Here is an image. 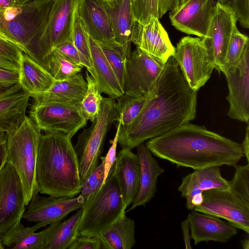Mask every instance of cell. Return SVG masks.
<instances>
[{"label": "cell", "mask_w": 249, "mask_h": 249, "mask_svg": "<svg viewBox=\"0 0 249 249\" xmlns=\"http://www.w3.org/2000/svg\"><path fill=\"white\" fill-rule=\"evenodd\" d=\"M156 85V95L134 121L120 126L118 142L122 148L132 150L196 118L197 92L185 81L173 56L165 63Z\"/></svg>", "instance_id": "cell-1"}, {"label": "cell", "mask_w": 249, "mask_h": 249, "mask_svg": "<svg viewBox=\"0 0 249 249\" xmlns=\"http://www.w3.org/2000/svg\"><path fill=\"white\" fill-rule=\"evenodd\" d=\"M145 145L154 156L194 170L234 166L244 157L241 143L190 122L148 140Z\"/></svg>", "instance_id": "cell-2"}, {"label": "cell", "mask_w": 249, "mask_h": 249, "mask_svg": "<svg viewBox=\"0 0 249 249\" xmlns=\"http://www.w3.org/2000/svg\"><path fill=\"white\" fill-rule=\"evenodd\" d=\"M71 139L60 132L40 136L36 165L39 193L66 197L80 194L79 164Z\"/></svg>", "instance_id": "cell-3"}, {"label": "cell", "mask_w": 249, "mask_h": 249, "mask_svg": "<svg viewBox=\"0 0 249 249\" xmlns=\"http://www.w3.org/2000/svg\"><path fill=\"white\" fill-rule=\"evenodd\" d=\"M126 208L114 164L105 183L84 202L76 236L99 237Z\"/></svg>", "instance_id": "cell-4"}, {"label": "cell", "mask_w": 249, "mask_h": 249, "mask_svg": "<svg viewBox=\"0 0 249 249\" xmlns=\"http://www.w3.org/2000/svg\"><path fill=\"white\" fill-rule=\"evenodd\" d=\"M79 0H49L44 6L41 24L28 47V55L39 64L61 43L71 39Z\"/></svg>", "instance_id": "cell-5"}, {"label": "cell", "mask_w": 249, "mask_h": 249, "mask_svg": "<svg viewBox=\"0 0 249 249\" xmlns=\"http://www.w3.org/2000/svg\"><path fill=\"white\" fill-rule=\"evenodd\" d=\"M41 134V130L28 116L14 133L7 134L6 162L20 179L26 206L37 191L36 165Z\"/></svg>", "instance_id": "cell-6"}, {"label": "cell", "mask_w": 249, "mask_h": 249, "mask_svg": "<svg viewBox=\"0 0 249 249\" xmlns=\"http://www.w3.org/2000/svg\"><path fill=\"white\" fill-rule=\"evenodd\" d=\"M115 99L104 97L98 115L91 125L84 129L78 137L74 149L81 182L99 164L107 136L114 122Z\"/></svg>", "instance_id": "cell-7"}, {"label": "cell", "mask_w": 249, "mask_h": 249, "mask_svg": "<svg viewBox=\"0 0 249 249\" xmlns=\"http://www.w3.org/2000/svg\"><path fill=\"white\" fill-rule=\"evenodd\" d=\"M173 56L185 81L196 92L206 83L215 69L213 57L198 37H182L175 48Z\"/></svg>", "instance_id": "cell-8"}, {"label": "cell", "mask_w": 249, "mask_h": 249, "mask_svg": "<svg viewBox=\"0 0 249 249\" xmlns=\"http://www.w3.org/2000/svg\"><path fill=\"white\" fill-rule=\"evenodd\" d=\"M29 115L41 130L45 132H60L71 139L86 125L88 121L79 104L33 103Z\"/></svg>", "instance_id": "cell-9"}, {"label": "cell", "mask_w": 249, "mask_h": 249, "mask_svg": "<svg viewBox=\"0 0 249 249\" xmlns=\"http://www.w3.org/2000/svg\"><path fill=\"white\" fill-rule=\"evenodd\" d=\"M165 64L136 47L126 60L124 93L135 98L146 95L155 86Z\"/></svg>", "instance_id": "cell-10"}, {"label": "cell", "mask_w": 249, "mask_h": 249, "mask_svg": "<svg viewBox=\"0 0 249 249\" xmlns=\"http://www.w3.org/2000/svg\"><path fill=\"white\" fill-rule=\"evenodd\" d=\"M202 203L194 210L226 219L249 233V204L229 188L204 191Z\"/></svg>", "instance_id": "cell-11"}, {"label": "cell", "mask_w": 249, "mask_h": 249, "mask_svg": "<svg viewBox=\"0 0 249 249\" xmlns=\"http://www.w3.org/2000/svg\"><path fill=\"white\" fill-rule=\"evenodd\" d=\"M237 18L228 3L217 1L206 36L201 38L213 57L215 69L222 72L227 48L235 29Z\"/></svg>", "instance_id": "cell-12"}, {"label": "cell", "mask_w": 249, "mask_h": 249, "mask_svg": "<svg viewBox=\"0 0 249 249\" xmlns=\"http://www.w3.org/2000/svg\"><path fill=\"white\" fill-rule=\"evenodd\" d=\"M229 94L228 115L246 123L249 120V44L234 65L224 69Z\"/></svg>", "instance_id": "cell-13"}, {"label": "cell", "mask_w": 249, "mask_h": 249, "mask_svg": "<svg viewBox=\"0 0 249 249\" xmlns=\"http://www.w3.org/2000/svg\"><path fill=\"white\" fill-rule=\"evenodd\" d=\"M25 210L20 179L6 162L0 170V235L21 219Z\"/></svg>", "instance_id": "cell-14"}, {"label": "cell", "mask_w": 249, "mask_h": 249, "mask_svg": "<svg viewBox=\"0 0 249 249\" xmlns=\"http://www.w3.org/2000/svg\"><path fill=\"white\" fill-rule=\"evenodd\" d=\"M85 202L79 194L73 197L42 196L36 191L26 206L22 218L41 227L61 221L68 214L81 208Z\"/></svg>", "instance_id": "cell-15"}, {"label": "cell", "mask_w": 249, "mask_h": 249, "mask_svg": "<svg viewBox=\"0 0 249 249\" xmlns=\"http://www.w3.org/2000/svg\"><path fill=\"white\" fill-rule=\"evenodd\" d=\"M215 4L214 0H186L169 13L171 24L181 32L202 38L207 34Z\"/></svg>", "instance_id": "cell-16"}, {"label": "cell", "mask_w": 249, "mask_h": 249, "mask_svg": "<svg viewBox=\"0 0 249 249\" xmlns=\"http://www.w3.org/2000/svg\"><path fill=\"white\" fill-rule=\"evenodd\" d=\"M47 2L33 0L19 6L21 11L15 18L1 22V27L5 34L27 54L28 47L39 30Z\"/></svg>", "instance_id": "cell-17"}, {"label": "cell", "mask_w": 249, "mask_h": 249, "mask_svg": "<svg viewBox=\"0 0 249 249\" xmlns=\"http://www.w3.org/2000/svg\"><path fill=\"white\" fill-rule=\"evenodd\" d=\"M131 42L164 63L175 52L167 33L157 18L145 24L135 22Z\"/></svg>", "instance_id": "cell-18"}, {"label": "cell", "mask_w": 249, "mask_h": 249, "mask_svg": "<svg viewBox=\"0 0 249 249\" xmlns=\"http://www.w3.org/2000/svg\"><path fill=\"white\" fill-rule=\"evenodd\" d=\"M191 239L196 245L202 242L226 243L237 233V228L217 216L193 210L186 218Z\"/></svg>", "instance_id": "cell-19"}, {"label": "cell", "mask_w": 249, "mask_h": 249, "mask_svg": "<svg viewBox=\"0 0 249 249\" xmlns=\"http://www.w3.org/2000/svg\"><path fill=\"white\" fill-rule=\"evenodd\" d=\"M31 94L18 82L0 90V132L14 133L25 120Z\"/></svg>", "instance_id": "cell-20"}, {"label": "cell", "mask_w": 249, "mask_h": 249, "mask_svg": "<svg viewBox=\"0 0 249 249\" xmlns=\"http://www.w3.org/2000/svg\"><path fill=\"white\" fill-rule=\"evenodd\" d=\"M77 14L94 40L99 43H117L102 0H79Z\"/></svg>", "instance_id": "cell-21"}, {"label": "cell", "mask_w": 249, "mask_h": 249, "mask_svg": "<svg viewBox=\"0 0 249 249\" xmlns=\"http://www.w3.org/2000/svg\"><path fill=\"white\" fill-rule=\"evenodd\" d=\"M136 148L140 164L139 189L128 211L144 206L155 196L158 178L164 171L143 143Z\"/></svg>", "instance_id": "cell-22"}, {"label": "cell", "mask_w": 249, "mask_h": 249, "mask_svg": "<svg viewBox=\"0 0 249 249\" xmlns=\"http://www.w3.org/2000/svg\"><path fill=\"white\" fill-rule=\"evenodd\" d=\"M220 166H211L194 170L184 176L178 190L186 199V207L191 211V201L193 196L204 191L215 188H229V181L223 178Z\"/></svg>", "instance_id": "cell-23"}, {"label": "cell", "mask_w": 249, "mask_h": 249, "mask_svg": "<svg viewBox=\"0 0 249 249\" xmlns=\"http://www.w3.org/2000/svg\"><path fill=\"white\" fill-rule=\"evenodd\" d=\"M114 167L127 207L133 202L139 189L140 164L138 156L128 148H122L116 155Z\"/></svg>", "instance_id": "cell-24"}, {"label": "cell", "mask_w": 249, "mask_h": 249, "mask_svg": "<svg viewBox=\"0 0 249 249\" xmlns=\"http://www.w3.org/2000/svg\"><path fill=\"white\" fill-rule=\"evenodd\" d=\"M92 67L88 71L96 82L101 93L116 99L124 92L100 44L89 36Z\"/></svg>", "instance_id": "cell-25"}, {"label": "cell", "mask_w": 249, "mask_h": 249, "mask_svg": "<svg viewBox=\"0 0 249 249\" xmlns=\"http://www.w3.org/2000/svg\"><path fill=\"white\" fill-rule=\"evenodd\" d=\"M103 2L111 22L116 42L130 54L131 39L136 22L132 13L131 0H117L110 3L103 1Z\"/></svg>", "instance_id": "cell-26"}, {"label": "cell", "mask_w": 249, "mask_h": 249, "mask_svg": "<svg viewBox=\"0 0 249 249\" xmlns=\"http://www.w3.org/2000/svg\"><path fill=\"white\" fill-rule=\"evenodd\" d=\"M18 220L8 231L1 234V239L4 246L13 249H43L45 242L60 222L50 225L46 229L38 232L42 228L36 223L32 227H25Z\"/></svg>", "instance_id": "cell-27"}, {"label": "cell", "mask_w": 249, "mask_h": 249, "mask_svg": "<svg viewBox=\"0 0 249 249\" xmlns=\"http://www.w3.org/2000/svg\"><path fill=\"white\" fill-rule=\"evenodd\" d=\"M87 83L80 72L63 80H55L46 92L31 95L35 103L59 102L78 104L84 97Z\"/></svg>", "instance_id": "cell-28"}, {"label": "cell", "mask_w": 249, "mask_h": 249, "mask_svg": "<svg viewBox=\"0 0 249 249\" xmlns=\"http://www.w3.org/2000/svg\"><path fill=\"white\" fill-rule=\"evenodd\" d=\"M18 65V83L31 95L46 92L55 81L42 65L22 51Z\"/></svg>", "instance_id": "cell-29"}, {"label": "cell", "mask_w": 249, "mask_h": 249, "mask_svg": "<svg viewBox=\"0 0 249 249\" xmlns=\"http://www.w3.org/2000/svg\"><path fill=\"white\" fill-rule=\"evenodd\" d=\"M135 222L122 215L99 237L102 249H131L136 244Z\"/></svg>", "instance_id": "cell-30"}, {"label": "cell", "mask_w": 249, "mask_h": 249, "mask_svg": "<svg viewBox=\"0 0 249 249\" xmlns=\"http://www.w3.org/2000/svg\"><path fill=\"white\" fill-rule=\"evenodd\" d=\"M156 85L146 95L133 97L126 94L115 99L114 121H121V127L129 125L140 114L147 102L156 95Z\"/></svg>", "instance_id": "cell-31"}, {"label": "cell", "mask_w": 249, "mask_h": 249, "mask_svg": "<svg viewBox=\"0 0 249 249\" xmlns=\"http://www.w3.org/2000/svg\"><path fill=\"white\" fill-rule=\"evenodd\" d=\"M135 21L145 24L152 18H160L180 5L181 0H131Z\"/></svg>", "instance_id": "cell-32"}, {"label": "cell", "mask_w": 249, "mask_h": 249, "mask_svg": "<svg viewBox=\"0 0 249 249\" xmlns=\"http://www.w3.org/2000/svg\"><path fill=\"white\" fill-rule=\"evenodd\" d=\"M82 213V208L67 220L60 222L47 238L43 249H68L77 232Z\"/></svg>", "instance_id": "cell-33"}, {"label": "cell", "mask_w": 249, "mask_h": 249, "mask_svg": "<svg viewBox=\"0 0 249 249\" xmlns=\"http://www.w3.org/2000/svg\"><path fill=\"white\" fill-rule=\"evenodd\" d=\"M55 80L67 79L81 72L83 66L67 58L56 51L46 57L40 63Z\"/></svg>", "instance_id": "cell-34"}, {"label": "cell", "mask_w": 249, "mask_h": 249, "mask_svg": "<svg viewBox=\"0 0 249 249\" xmlns=\"http://www.w3.org/2000/svg\"><path fill=\"white\" fill-rule=\"evenodd\" d=\"M85 77L87 88L79 105L86 119L92 122L99 113L104 97L101 95L96 82L88 71L85 72Z\"/></svg>", "instance_id": "cell-35"}, {"label": "cell", "mask_w": 249, "mask_h": 249, "mask_svg": "<svg viewBox=\"0 0 249 249\" xmlns=\"http://www.w3.org/2000/svg\"><path fill=\"white\" fill-rule=\"evenodd\" d=\"M99 44L123 88L125 62L130 54H127L124 48L118 43Z\"/></svg>", "instance_id": "cell-36"}, {"label": "cell", "mask_w": 249, "mask_h": 249, "mask_svg": "<svg viewBox=\"0 0 249 249\" xmlns=\"http://www.w3.org/2000/svg\"><path fill=\"white\" fill-rule=\"evenodd\" d=\"M71 38L80 53L83 66L88 71H90L92 64L89 35L78 17V14L73 27Z\"/></svg>", "instance_id": "cell-37"}, {"label": "cell", "mask_w": 249, "mask_h": 249, "mask_svg": "<svg viewBox=\"0 0 249 249\" xmlns=\"http://www.w3.org/2000/svg\"><path fill=\"white\" fill-rule=\"evenodd\" d=\"M249 44V39L236 28L229 42L224 62L222 72L224 69L236 64L240 59L246 46Z\"/></svg>", "instance_id": "cell-38"}, {"label": "cell", "mask_w": 249, "mask_h": 249, "mask_svg": "<svg viewBox=\"0 0 249 249\" xmlns=\"http://www.w3.org/2000/svg\"><path fill=\"white\" fill-rule=\"evenodd\" d=\"M234 167L235 173L229 181V188L249 204V163Z\"/></svg>", "instance_id": "cell-39"}, {"label": "cell", "mask_w": 249, "mask_h": 249, "mask_svg": "<svg viewBox=\"0 0 249 249\" xmlns=\"http://www.w3.org/2000/svg\"><path fill=\"white\" fill-rule=\"evenodd\" d=\"M101 162L92 173L81 182L80 193L85 201L98 191L104 183L105 158L101 157Z\"/></svg>", "instance_id": "cell-40"}, {"label": "cell", "mask_w": 249, "mask_h": 249, "mask_svg": "<svg viewBox=\"0 0 249 249\" xmlns=\"http://www.w3.org/2000/svg\"><path fill=\"white\" fill-rule=\"evenodd\" d=\"M234 10L237 20L245 28L249 27V0H228V2Z\"/></svg>", "instance_id": "cell-41"}, {"label": "cell", "mask_w": 249, "mask_h": 249, "mask_svg": "<svg viewBox=\"0 0 249 249\" xmlns=\"http://www.w3.org/2000/svg\"><path fill=\"white\" fill-rule=\"evenodd\" d=\"M121 124V121H118L116 124V131L115 136L113 139L110 141L111 145L110 146L106 156L104 157V178L103 184L106 180L110 171L115 163L116 160V149L118 143V136Z\"/></svg>", "instance_id": "cell-42"}, {"label": "cell", "mask_w": 249, "mask_h": 249, "mask_svg": "<svg viewBox=\"0 0 249 249\" xmlns=\"http://www.w3.org/2000/svg\"><path fill=\"white\" fill-rule=\"evenodd\" d=\"M68 249H102V242L98 236H76Z\"/></svg>", "instance_id": "cell-43"}, {"label": "cell", "mask_w": 249, "mask_h": 249, "mask_svg": "<svg viewBox=\"0 0 249 249\" xmlns=\"http://www.w3.org/2000/svg\"><path fill=\"white\" fill-rule=\"evenodd\" d=\"M53 50L56 51L67 58L83 66L80 53L71 39L61 43Z\"/></svg>", "instance_id": "cell-44"}, {"label": "cell", "mask_w": 249, "mask_h": 249, "mask_svg": "<svg viewBox=\"0 0 249 249\" xmlns=\"http://www.w3.org/2000/svg\"><path fill=\"white\" fill-rule=\"evenodd\" d=\"M22 51L18 47L0 39V55L18 63Z\"/></svg>", "instance_id": "cell-45"}, {"label": "cell", "mask_w": 249, "mask_h": 249, "mask_svg": "<svg viewBox=\"0 0 249 249\" xmlns=\"http://www.w3.org/2000/svg\"><path fill=\"white\" fill-rule=\"evenodd\" d=\"M18 71L0 68V90L9 88L18 82Z\"/></svg>", "instance_id": "cell-46"}, {"label": "cell", "mask_w": 249, "mask_h": 249, "mask_svg": "<svg viewBox=\"0 0 249 249\" xmlns=\"http://www.w3.org/2000/svg\"><path fill=\"white\" fill-rule=\"evenodd\" d=\"M7 134L0 132V170L6 162Z\"/></svg>", "instance_id": "cell-47"}, {"label": "cell", "mask_w": 249, "mask_h": 249, "mask_svg": "<svg viewBox=\"0 0 249 249\" xmlns=\"http://www.w3.org/2000/svg\"><path fill=\"white\" fill-rule=\"evenodd\" d=\"M181 228L185 249H191L189 223L187 219H184L181 222Z\"/></svg>", "instance_id": "cell-48"}, {"label": "cell", "mask_w": 249, "mask_h": 249, "mask_svg": "<svg viewBox=\"0 0 249 249\" xmlns=\"http://www.w3.org/2000/svg\"><path fill=\"white\" fill-rule=\"evenodd\" d=\"M0 68L3 69L18 71V63L11 61L2 56L0 55Z\"/></svg>", "instance_id": "cell-49"}, {"label": "cell", "mask_w": 249, "mask_h": 249, "mask_svg": "<svg viewBox=\"0 0 249 249\" xmlns=\"http://www.w3.org/2000/svg\"><path fill=\"white\" fill-rule=\"evenodd\" d=\"M241 144L244 156L245 157L248 163L249 162V123H247L246 134Z\"/></svg>", "instance_id": "cell-50"}, {"label": "cell", "mask_w": 249, "mask_h": 249, "mask_svg": "<svg viewBox=\"0 0 249 249\" xmlns=\"http://www.w3.org/2000/svg\"><path fill=\"white\" fill-rule=\"evenodd\" d=\"M4 10L0 8V39L16 45L14 41L5 34L1 27V23L3 19Z\"/></svg>", "instance_id": "cell-51"}, {"label": "cell", "mask_w": 249, "mask_h": 249, "mask_svg": "<svg viewBox=\"0 0 249 249\" xmlns=\"http://www.w3.org/2000/svg\"><path fill=\"white\" fill-rule=\"evenodd\" d=\"M14 0H0V8L5 9L9 7L14 6Z\"/></svg>", "instance_id": "cell-52"}, {"label": "cell", "mask_w": 249, "mask_h": 249, "mask_svg": "<svg viewBox=\"0 0 249 249\" xmlns=\"http://www.w3.org/2000/svg\"><path fill=\"white\" fill-rule=\"evenodd\" d=\"M242 248L244 249H249V237L243 240L241 242Z\"/></svg>", "instance_id": "cell-53"}, {"label": "cell", "mask_w": 249, "mask_h": 249, "mask_svg": "<svg viewBox=\"0 0 249 249\" xmlns=\"http://www.w3.org/2000/svg\"><path fill=\"white\" fill-rule=\"evenodd\" d=\"M33 0H15V2L16 4L17 5H22L25 3Z\"/></svg>", "instance_id": "cell-54"}, {"label": "cell", "mask_w": 249, "mask_h": 249, "mask_svg": "<svg viewBox=\"0 0 249 249\" xmlns=\"http://www.w3.org/2000/svg\"><path fill=\"white\" fill-rule=\"evenodd\" d=\"M217 1L220 2L223 4L227 3L228 1V0H216Z\"/></svg>", "instance_id": "cell-55"}, {"label": "cell", "mask_w": 249, "mask_h": 249, "mask_svg": "<svg viewBox=\"0 0 249 249\" xmlns=\"http://www.w3.org/2000/svg\"><path fill=\"white\" fill-rule=\"evenodd\" d=\"M4 246L2 243L1 237H0V249H4Z\"/></svg>", "instance_id": "cell-56"}, {"label": "cell", "mask_w": 249, "mask_h": 249, "mask_svg": "<svg viewBox=\"0 0 249 249\" xmlns=\"http://www.w3.org/2000/svg\"><path fill=\"white\" fill-rule=\"evenodd\" d=\"M106 2H107V3H110V2H114L116 0H102Z\"/></svg>", "instance_id": "cell-57"}]
</instances>
